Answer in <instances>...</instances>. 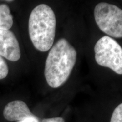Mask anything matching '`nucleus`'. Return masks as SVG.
I'll use <instances>...</instances> for the list:
<instances>
[{
	"label": "nucleus",
	"instance_id": "obj_1",
	"mask_svg": "<svg viewBox=\"0 0 122 122\" xmlns=\"http://www.w3.org/2000/svg\"><path fill=\"white\" fill-rule=\"evenodd\" d=\"M77 52L65 39H61L50 49L45 62V77L48 85L57 88L67 80L75 65Z\"/></svg>",
	"mask_w": 122,
	"mask_h": 122
},
{
	"label": "nucleus",
	"instance_id": "obj_2",
	"mask_svg": "<svg viewBox=\"0 0 122 122\" xmlns=\"http://www.w3.org/2000/svg\"><path fill=\"white\" fill-rule=\"evenodd\" d=\"M56 28V18L50 6L41 4L35 7L30 16V37L36 49L42 52L52 47Z\"/></svg>",
	"mask_w": 122,
	"mask_h": 122
},
{
	"label": "nucleus",
	"instance_id": "obj_3",
	"mask_svg": "<svg viewBox=\"0 0 122 122\" xmlns=\"http://www.w3.org/2000/svg\"><path fill=\"white\" fill-rule=\"evenodd\" d=\"M96 62L122 75V48L112 38L105 36L98 40L94 46Z\"/></svg>",
	"mask_w": 122,
	"mask_h": 122
},
{
	"label": "nucleus",
	"instance_id": "obj_4",
	"mask_svg": "<svg viewBox=\"0 0 122 122\" xmlns=\"http://www.w3.org/2000/svg\"><path fill=\"white\" fill-rule=\"evenodd\" d=\"M94 18L99 28L111 37H122V10L106 2L97 4L94 9Z\"/></svg>",
	"mask_w": 122,
	"mask_h": 122
},
{
	"label": "nucleus",
	"instance_id": "obj_5",
	"mask_svg": "<svg viewBox=\"0 0 122 122\" xmlns=\"http://www.w3.org/2000/svg\"><path fill=\"white\" fill-rule=\"evenodd\" d=\"M0 56L12 62H16L21 56L19 42L10 30H0Z\"/></svg>",
	"mask_w": 122,
	"mask_h": 122
},
{
	"label": "nucleus",
	"instance_id": "obj_6",
	"mask_svg": "<svg viewBox=\"0 0 122 122\" xmlns=\"http://www.w3.org/2000/svg\"><path fill=\"white\" fill-rule=\"evenodd\" d=\"M4 117L9 121H21L29 118L36 117L30 111L26 103L16 100L7 103L4 110Z\"/></svg>",
	"mask_w": 122,
	"mask_h": 122
},
{
	"label": "nucleus",
	"instance_id": "obj_7",
	"mask_svg": "<svg viewBox=\"0 0 122 122\" xmlns=\"http://www.w3.org/2000/svg\"><path fill=\"white\" fill-rule=\"evenodd\" d=\"M13 18L10 9L5 4L0 5V30H9L13 26Z\"/></svg>",
	"mask_w": 122,
	"mask_h": 122
},
{
	"label": "nucleus",
	"instance_id": "obj_8",
	"mask_svg": "<svg viewBox=\"0 0 122 122\" xmlns=\"http://www.w3.org/2000/svg\"><path fill=\"white\" fill-rule=\"evenodd\" d=\"M110 122H122V103L119 105L114 110Z\"/></svg>",
	"mask_w": 122,
	"mask_h": 122
},
{
	"label": "nucleus",
	"instance_id": "obj_9",
	"mask_svg": "<svg viewBox=\"0 0 122 122\" xmlns=\"http://www.w3.org/2000/svg\"><path fill=\"white\" fill-rule=\"evenodd\" d=\"M9 72V68L5 61L0 56V80L5 78Z\"/></svg>",
	"mask_w": 122,
	"mask_h": 122
},
{
	"label": "nucleus",
	"instance_id": "obj_10",
	"mask_svg": "<svg viewBox=\"0 0 122 122\" xmlns=\"http://www.w3.org/2000/svg\"><path fill=\"white\" fill-rule=\"evenodd\" d=\"M41 122H65V120L62 117H55V118L44 119Z\"/></svg>",
	"mask_w": 122,
	"mask_h": 122
},
{
	"label": "nucleus",
	"instance_id": "obj_11",
	"mask_svg": "<svg viewBox=\"0 0 122 122\" xmlns=\"http://www.w3.org/2000/svg\"><path fill=\"white\" fill-rule=\"evenodd\" d=\"M18 122H39V119L37 117H33V118H29L21 120Z\"/></svg>",
	"mask_w": 122,
	"mask_h": 122
}]
</instances>
